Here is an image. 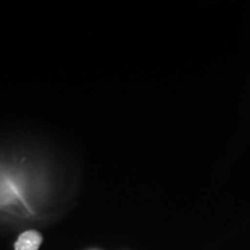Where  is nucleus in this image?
Wrapping results in <instances>:
<instances>
[{"label": "nucleus", "mask_w": 250, "mask_h": 250, "mask_svg": "<svg viewBox=\"0 0 250 250\" xmlns=\"http://www.w3.org/2000/svg\"><path fill=\"white\" fill-rule=\"evenodd\" d=\"M43 237L36 230H27L19 236L18 241L15 242V250H39Z\"/></svg>", "instance_id": "obj_1"}]
</instances>
